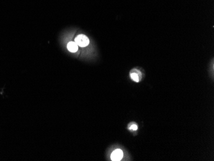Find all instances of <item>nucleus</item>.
Returning a JSON list of instances; mask_svg holds the SVG:
<instances>
[{
    "instance_id": "4",
    "label": "nucleus",
    "mask_w": 214,
    "mask_h": 161,
    "mask_svg": "<svg viewBox=\"0 0 214 161\" xmlns=\"http://www.w3.org/2000/svg\"><path fill=\"white\" fill-rule=\"evenodd\" d=\"M130 77H131V79L133 80V81H135L136 82H139V75L135 73H132L130 75Z\"/></svg>"
},
{
    "instance_id": "1",
    "label": "nucleus",
    "mask_w": 214,
    "mask_h": 161,
    "mask_svg": "<svg viewBox=\"0 0 214 161\" xmlns=\"http://www.w3.org/2000/svg\"><path fill=\"white\" fill-rule=\"evenodd\" d=\"M75 42L80 47H85L89 44V40L85 35L81 34L76 37Z\"/></svg>"
},
{
    "instance_id": "2",
    "label": "nucleus",
    "mask_w": 214,
    "mask_h": 161,
    "mask_svg": "<svg viewBox=\"0 0 214 161\" xmlns=\"http://www.w3.org/2000/svg\"><path fill=\"white\" fill-rule=\"evenodd\" d=\"M122 157H123V152L119 149H117L113 151L111 155V159L112 160H120Z\"/></svg>"
},
{
    "instance_id": "5",
    "label": "nucleus",
    "mask_w": 214,
    "mask_h": 161,
    "mask_svg": "<svg viewBox=\"0 0 214 161\" xmlns=\"http://www.w3.org/2000/svg\"><path fill=\"white\" fill-rule=\"evenodd\" d=\"M137 128H138V127H137V126H136V124H132L131 126L130 127V130H136L137 129Z\"/></svg>"
},
{
    "instance_id": "3",
    "label": "nucleus",
    "mask_w": 214,
    "mask_h": 161,
    "mask_svg": "<svg viewBox=\"0 0 214 161\" xmlns=\"http://www.w3.org/2000/svg\"><path fill=\"white\" fill-rule=\"evenodd\" d=\"M67 49L68 50L72 53L76 52L78 50V46L75 42H69L67 44Z\"/></svg>"
}]
</instances>
